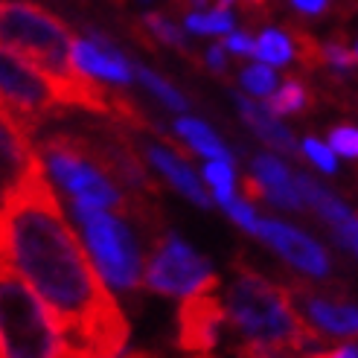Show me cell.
Segmentation results:
<instances>
[{
    "instance_id": "obj_1",
    "label": "cell",
    "mask_w": 358,
    "mask_h": 358,
    "mask_svg": "<svg viewBox=\"0 0 358 358\" xmlns=\"http://www.w3.org/2000/svg\"><path fill=\"white\" fill-rule=\"evenodd\" d=\"M0 259L17 268L59 324L67 355H120L129 324L85 254L35 155L0 192Z\"/></svg>"
},
{
    "instance_id": "obj_2",
    "label": "cell",
    "mask_w": 358,
    "mask_h": 358,
    "mask_svg": "<svg viewBox=\"0 0 358 358\" xmlns=\"http://www.w3.org/2000/svg\"><path fill=\"white\" fill-rule=\"evenodd\" d=\"M227 320L245 338L242 355H282L309 352L317 355V332L297 315L292 292L257 274L254 268L236 265V280L227 292Z\"/></svg>"
},
{
    "instance_id": "obj_3",
    "label": "cell",
    "mask_w": 358,
    "mask_h": 358,
    "mask_svg": "<svg viewBox=\"0 0 358 358\" xmlns=\"http://www.w3.org/2000/svg\"><path fill=\"white\" fill-rule=\"evenodd\" d=\"M0 355H67V344L47 303L29 285V280L3 259H0Z\"/></svg>"
},
{
    "instance_id": "obj_4",
    "label": "cell",
    "mask_w": 358,
    "mask_h": 358,
    "mask_svg": "<svg viewBox=\"0 0 358 358\" xmlns=\"http://www.w3.org/2000/svg\"><path fill=\"white\" fill-rule=\"evenodd\" d=\"M44 166L52 172V178L73 195L76 201H85L91 207H122V195L108 178V155L99 157L91 143L76 137H50L44 140Z\"/></svg>"
},
{
    "instance_id": "obj_5",
    "label": "cell",
    "mask_w": 358,
    "mask_h": 358,
    "mask_svg": "<svg viewBox=\"0 0 358 358\" xmlns=\"http://www.w3.org/2000/svg\"><path fill=\"white\" fill-rule=\"evenodd\" d=\"M73 219L82 224L85 245L102 280L120 292H131L140 282V250L134 245L131 230L105 207H91L85 201L70 204Z\"/></svg>"
},
{
    "instance_id": "obj_6",
    "label": "cell",
    "mask_w": 358,
    "mask_h": 358,
    "mask_svg": "<svg viewBox=\"0 0 358 358\" xmlns=\"http://www.w3.org/2000/svg\"><path fill=\"white\" fill-rule=\"evenodd\" d=\"M0 108L35 129L50 111L62 108L52 79L17 52L0 47Z\"/></svg>"
},
{
    "instance_id": "obj_7",
    "label": "cell",
    "mask_w": 358,
    "mask_h": 358,
    "mask_svg": "<svg viewBox=\"0 0 358 358\" xmlns=\"http://www.w3.org/2000/svg\"><path fill=\"white\" fill-rule=\"evenodd\" d=\"M146 285L157 294L187 297L195 292L219 289V277L204 257H199L178 236H166L155 248V257L146 268Z\"/></svg>"
},
{
    "instance_id": "obj_8",
    "label": "cell",
    "mask_w": 358,
    "mask_h": 358,
    "mask_svg": "<svg viewBox=\"0 0 358 358\" xmlns=\"http://www.w3.org/2000/svg\"><path fill=\"white\" fill-rule=\"evenodd\" d=\"M213 292L216 289L187 294L181 312H178V347L187 352L207 355L219 344V332L227 320V309Z\"/></svg>"
},
{
    "instance_id": "obj_9",
    "label": "cell",
    "mask_w": 358,
    "mask_h": 358,
    "mask_svg": "<svg viewBox=\"0 0 358 358\" xmlns=\"http://www.w3.org/2000/svg\"><path fill=\"white\" fill-rule=\"evenodd\" d=\"M257 236L271 245L285 262H292L297 268V271L317 277V280L329 277V268H332L329 254L312 236L303 234V230L285 224V222H277V219H259Z\"/></svg>"
},
{
    "instance_id": "obj_10",
    "label": "cell",
    "mask_w": 358,
    "mask_h": 358,
    "mask_svg": "<svg viewBox=\"0 0 358 358\" xmlns=\"http://www.w3.org/2000/svg\"><path fill=\"white\" fill-rule=\"evenodd\" d=\"M73 64L85 76L94 79H108L114 85H129L134 79V67L125 62L122 52H117L102 35L91 38H73Z\"/></svg>"
},
{
    "instance_id": "obj_11",
    "label": "cell",
    "mask_w": 358,
    "mask_h": 358,
    "mask_svg": "<svg viewBox=\"0 0 358 358\" xmlns=\"http://www.w3.org/2000/svg\"><path fill=\"white\" fill-rule=\"evenodd\" d=\"M300 312L306 315V320L320 335L358 338V303L300 292Z\"/></svg>"
},
{
    "instance_id": "obj_12",
    "label": "cell",
    "mask_w": 358,
    "mask_h": 358,
    "mask_svg": "<svg viewBox=\"0 0 358 358\" xmlns=\"http://www.w3.org/2000/svg\"><path fill=\"white\" fill-rule=\"evenodd\" d=\"M254 175L265 189V199H271L277 207L285 210H303V195L297 189V181L292 178L289 166L274 155H257L254 157Z\"/></svg>"
},
{
    "instance_id": "obj_13",
    "label": "cell",
    "mask_w": 358,
    "mask_h": 358,
    "mask_svg": "<svg viewBox=\"0 0 358 358\" xmlns=\"http://www.w3.org/2000/svg\"><path fill=\"white\" fill-rule=\"evenodd\" d=\"M146 155H149V160H152V166H155L160 175H164L178 192L187 195L192 204L210 207V195L204 192V187H201V181H199V175L189 169V164H187L184 157L172 155V152L164 149V146H155V143H152V146H146Z\"/></svg>"
},
{
    "instance_id": "obj_14",
    "label": "cell",
    "mask_w": 358,
    "mask_h": 358,
    "mask_svg": "<svg viewBox=\"0 0 358 358\" xmlns=\"http://www.w3.org/2000/svg\"><path fill=\"white\" fill-rule=\"evenodd\" d=\"M234 96H236V105H239L242 120L257 131V137H259L262 143H268V146H274V149H280V152H285V155H292V152L297 149L294 134L277 120V114H271V111L265 108V105L248 99V96H239V94H234Z\"/></svg>"
},
{
    "instance_id": "obj_15",
    "label": "cell",
    "mask_w": 358,
    "mask_h": 358,
    "mask_svg": "<svg viewBox=\"0 0 358 358\" xmlns=\"http://www.w3.org/2000/svg\"><path fill=\"white\" fill-rule=\"evenodd\" d=\"M175 134L181 137L192 152L204 155L207 160H210V157L234 160V155H230V149L222 143V137H219L216 131H213L207 122H201V120H192V117H181V120H175Z\"/></svg>"
},
{
    "instance_id": "obj_16",
    "label": "cell",
    "mask_w": 358,
    "mask_h": 358,
    "mask_svg": "<svg viewBox=\"0 0 358 358\" xmlns=\"http://www.w3.org/2000/svg\"><path fill=\"white\" fill-rule=\"evenodd\" d=\"M312 105V94H309V87L297 82V79H289L280 91L274 87V94H268L265 99V108L277 114V117H289V114H300V111H306Z\"/></svg>"
},
{
    "instance_id": "obj_17",
    "label": "cell",
    "mask_w": 358,
    "mask_h": 358,
    "mask_svg": "<svg viewBox=\"0 0 358 358\" xmlns=\"http://www.w3.org/2000/svg\"><path fill=\"white\" fill-rule=\"evenodd\" d=\"M254 56L271 67H282L294 59V41L292 35H285L280 29H262L257 47H254Z\"/></svg>"
},
{
    "instance_id": "obj_18",
    "label": "cell",
    "mask_w": 358,
    "mask_h": 358,
    "mask_svg": "<svg viewBox=\"0 0 358 358\" xmlns=\"http://www.w3.org/2000/svg\"><path fill=\"white\" fill-rule=\"evenodd\" d=\"M184 27L195 35H227L234 29V15L219 6L210 12H189L184 17Z\"/></svg>"
},
{
    "instance_id": "obj_19",
    "label": "cell",
    "mask_w": 358,
    "mask_h": 358,
    "mask_svg": "<svg viewBox=\"0 0 358 358\" xmlns=\"http://www.w3.org/2000/svg\"><path fill=\"white\" fill-rule=\"evenodd\" d=\"M204 178H207V184L213 187V192H216L219 204L234 199V160L210 157L207 166H204Z\"/></svg>"
},
{
    "instance_id": "obj_20",
    "label": "cell",
    "mask_w": 358,
    "mask_h": 358,
    "mask_svg": "<svg viewBox=\"0 0 358 358\" xmlns=\"http://www.w3.org/2000/svg\"><path fill=\"white\" fill-rule=\"evenodd\" d=\"M134 73L140 76V82L146 85V87H149V91H152V94H155L160 102L166 105V108H172V111H187V105H189V102H187V96H181V94H178L169 82H164V79H160L157 73H152L149 67H137Z\"/></svg>"
},
{
    "instance_id": "obj_21",
    "label": "cell",
    "mask_w": 358,
    "mask_h": 358,
    "mask_svg": "<svg viewBox=\"0 0 358 358\" xmlns=\"http://www.w3.org/2000/svg\"><path fill=\"white\" fill-rule=\"evenodd\" d=\"M320 56H324V67L335 70V73H352L355 70V52L347 47L344 38H329L320 44Z\"/></svg>"
},
{
    "instance_id": "obj_22",
    "label": "cell",
    "mask_w": 358,
    "mask_h": 358,
    "mask_svg": "<svg viewBox=\"0 0 358 358\" xmlns=\"http://www.w3.org/2000/svg\"><path fill=\"white\" fill-rule=\"evenodd\" d=\"M242 87L248 94H254V96H268V94H274V87H277V73L271 70V64H250L242 70Z\"/></svg>"
},
{
    "instance_id": "obj_23",
    "label": "cell",
    "mask_w": 358,
    "mask_h": 358,
    "mask_svg": "<svg viewBox=\"0 0 358 358\" xmlns=\"http://www.w3.org/2000/svg\"><path fill=\"white\" fill-rule=\"evenodd\" d=\"M143 29L152 32L160 44H169V47H184V32H181V27L169 24L166 17H164V15H157V12H149L146 17H143Z\"/></svg>"
},
{
    "instance_id": "obj_24",
    "label": "cell",
    "mask_w": 358,
    "mask_h": 358,
    "mask_svg": "<svg viewBox=\"0 0 358 358\" xmlns=\"http://www.w3.org/2000/svg\"><path fill=\"white\" fill-rule=\"evenodd\" d=\"M329 146L338 155L358 160V129L355 125H335V129L329 131Z\"/></svg>"
},
{
    "instance_id": "obj_25",
    "label": "cell",
    "mask_w": 358,
    "mask_h": 358,
    "mask_svg": "<svg viewBox=\"0 0 358 358\" xmlns=\"http://www.w3.org/2000/svg\"><path fill=\"white\" fill-rule=\"evenodd\" d=\"M303 155H306L320 172H335L338 169L332 146H329V143H320L317 137H306V140H303Z\"/></svg>"
},
{
    "instance_id": "obj_26",
    "label": "cell",
    "mask_w": 358,
    "mask_h": 358,
    "mask_svg": "<svg viewBox=\"0 0 358 358\" xmlns=\"http://www.w3.org/2000/svg\"><path fill=\"white\" fill-rule=\"evenodd\" d=\"M224 210H227V216L234 219L242 230H248V234H254L257 236V227H259V219H257V213H254V207H250L248 201H242V199H230V201H224L222 204Z\"/></svg>"
},
{
    "instance_id": "obj_27",
    "label": "cell",
    "mask_w": 358,
    "mask_h": 358,
    "mask_svg": "<svg viewBox=\"0 0 358 358\" xmlns=\"http://www.w3.org/2000/svg\"><path fill=\"white\" fill-rule=\"evenodd\" d=\"M332 227V234H335V239L338 242H341L347 250H350V254L352 257H358V219L352 216V213H350V216H344L341 222H335V224H329Z\"/></svg>"
},
{
    "instance_id": "obj_28",
    "label": "cell",
    "mask_w": 358,
    "mask_h": 358,
    "mask_svg": "<svg viewBox=\"0 0 358 358\" xmlns=\"http://www.w3.org/2000/svg\"><path fill=\"white\" fill-rule=\"evenodd\" d=\"M254 47H257V41L250 38V35H245V32H234V29H230L227 38H224V50L236 52V56H254Z\"/></svg>"
},
{
    "instance_id": "obj_29",
    "label": "cell",
    "mask_w": 358,
    "mask_h": 358,
    "mask_svg": "<svg viewBox=\"0 0 358 358\" xmlns=\"http://www.w3.org/2000/svg\"><path fill=\"white\" fill-rule=\"evenodd\" d=\"M292 6H294L300 15L320 17V15H327V9H329V0H292Z\"/></svg>"
},
{
    "instance_id": "obj_30",
    "label": "cell",
    "mask_w": 358,
    "mask_h": 358,
    "mask_svg": "<svg viewBox=\"0 0 358 358\" xmlns=\"http://www.w3.org/2000/svg\"><path fill=\"white\" fill-rule=\"evenodd\" d=\"M204 59H207V67H213L216 73H224V70H227V52H224V47H210Z\"/></svg>"
},
{
    "instance_id": "obj_31",
    "label": "cell",
    "mask_w": 358,
    "mask_h": 358,
    "mask_svg": "<svg viewBox=\"0 0 358 358\" xmlns=\"http://www.w3.org/2000/svg\"><path fill=\"white\" fill-rule=\"evenodd\" d=\"M317 355H332V358H358V344H341L332 350H320Z\"/></svg>"
},
{
    "instance_id": "obj_32",
    "label": "cell",
    "mask_w": 358,
    "mask_h": 358,
    "mask_svg": "<svg viewBox=\"0 0 358 358\" xmlns=\"http://www.w3.org/2000/svg\"><path fill=\"white\" fill-rule=\"evenodd\" d=\"M250 6H265V0H248Z\"/></svg>"
},
{
    "instance_id": "obj_33",
    "label": "cell",
    "mask_w": 358,
    "mask_h": 358,
    "mask_svg": "<svg viewBox=\"0 0 358 358\" xmlns=\"http://www.w3.org/2000/svg\"><path fill=\"white\" fill-rule=\"evenodd\" d=\"M355 62H358V44H355Z\"/></svg>"
}]
</instances>
